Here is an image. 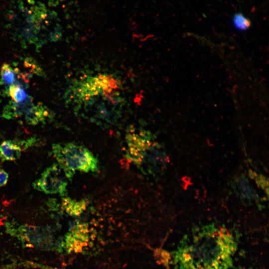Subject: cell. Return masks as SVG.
Instances as JSON below:
<instances>
[{
    "mask_svg": "<svg viewBox=\"0 0 269 269\" xmlns=\"http://www.w3.org/2000/svg\"><path fill=\"white\" fill-rule=\"evenodd\" d=\"M236 248L227 229L208 225L184 238L175 260L179 269H229Z\"/></svg>",
    "mask_w": 269,
    "mask_h": 269,
    "instance_id": "6da1fadb",
    "label": "cell"
},
{
    "mask_svg": "<svg viewBox=\"0 0 269 269\" xmlns=\"http://www.w3.org/2000/svg\"><path fill=\"white\" fill-rule=\"evenodd\" d=\"M126 157L143 174L155 175L165 167L169 159L162 146L148 132L141 130L126 135Z\"/></svg>",
    "mask_w": 269,
    "mask_h": 269,
    "instance_id": "7a4b0ae2",
    "label": "cell"
},
{
    "mask_svg": "<svg viewBox=\"0 0 269 269\" xmlns=\"http://www.w3.org/2000/svg\"><path fill=\"white\" fill-rule=\"evenodd\" d=\"M28 7L21 0L9 11V20L16 36L28 42L38 41V36L43 30H48L52 20L55 17L54 12L48 13L45 6L41 3L34 5L30 0Z\"/></svg>",
    "mask_w": 269,
    "mask_h": 269,
    "instance_id": "3957f363",
    "label": "cell"
},
{
    "mask_svg": "<svg viewBox=\"0 0 269 269\" xmlns=\"http://www.w3.org/2000/svg\"><path fill=\"white\" fill-rule=\"evenodd\" d=\"M51 153L69 180L76 171L97 172L99 170L97 158L86 147L73 142L54 143Z\"/></svg>",
    "mask_w": 269,
    "mask_h": 269,
    "instance_id": "277c9868",
    "label": "cell"
},
{
    "mask_svg": "<svg viewBox=\"0 0 269 269\" xmlns=\"http://www.w3.org/2000/svg\"><path fill=\"white\" fill-rule=\"evenodd\" d=\"M67 178L58 163L47 167L39 178L32 183L33 188L45 194H58L64 197L67 194Z\"/></svg>",
    "mask_w": 269,
    "mask_h": 269,
    "instance_id": "5b68a950",
    "label": "cell"
},
{
    "mask_svg": "<svg viewBox=\"0 0 269 269\" xmlns=\"http://www.w3.org/2000/svg\"><path fill=\"white\" fill-rule=\"evenodd\" d=\"M34 142L33 138L26 141L6 140L2 141L0 143V159L3 162L19 158L22 150L30 146Z\"/></svg>",
    "mask_w": 269,
    "mask_h": 269,
    "instance_id": "8992f818",
    "label": "cell"
},
{
    "mask_svg": "<svg viewBox=\"0 0 269 269\" xmlns=\"http://www.w3.org/2000/svg\"><path fill=\"white\" fill-rule=\"evenodd\" d=\"M18 80H21L25 84H26L27 78L22 75L17 69L13 68L8 64H3L0 71V84L6 86L19 84Z\"/></svg>",
    "mask_w": 269,
    "mask_h": 269,
    "instance_id": "52a82bcc",
    "label": "cell"
},
{
    "mask_svg": "<svg viewBox=\"0 0 269 269\" xmlns=\"http://www.w3.org/2000/svg\"><path fill=\"white\" fill-rule=\"evenodd\" d=\"M48 112L42 105H35L32 103L25 111L23 116L26 122L36 125L45 121Z\"/></svg>",
    "mask_w": 269,
    "mask_h": 269,
    "instance_id": "ba28073f",
    "label": "cell"
},
{
    "mask_svg": "<svg viewBox=\"0 0 269 269\" xmlns=\"http://www.w3.org/2000/svg\"><path fill=\"white\" fill-rule=\"evenodd\" d=\"M234 186L243 200L251 202L259 199L258 194L250 186L246 177L241 176L237 178L234 183Z\"/></svg>",
    "mask_w": 269,
    "mask_h": 269,
    "instance_id": "9c48e42d",
    "label": "cell"
},
{
    "mask_svg": "<svg viewBox=\"0 0 269 269\" xmlns=\"http://www.w3.org/2000/svg\"><path fill=\"white\" fill-rule=\"evenodd\" d=\"M89 202L86 199L77 201L64 197L61 202V209L70 216H80L86 209Z\"/></svg>",
    "mask_w": 269,
    "mask_h": 269,
    "instance_id": "30bf717a",
    "label": "cell"
},
{
    "mask_svg": "<svg viewBox=\"0 0 269 269\" xmlns=\"http://www.w3.org/2000/svg\"><path fill=\"white\" fill-rule=\"evenodd\" d=\"M24 88L19 84H12L9 86L7 92L13 102L16 103L22 102L29 97Z\"/></svg>",
    "mask_w": 269,
    "mask_h": 269,
    "instance_id": "8fae6325",
    "label": "cell"
},
{
    "mask_svg": "<svg viewBox=\"0 0 269 269\" xmlns=\"http://www.w3.org/2000/svg\"><path fill=\"white\" fill-rule=\"evenodd\" d=\"M233 24L237 29L245 30L250 28L251 25V21L242 13H237L234 15Z\"/></svg>",
    "mask_w": 269,
    "mask_h": 269,
    "instance_id": "7c38bea8",
    "label": "cell"
},
{
    "mask_svg": "<svg viewBox=\"0 0 269 269\" xmlns=\"http://www.w3.org/2000/svg\"><path fill=\"white\" fill-rule=\"evenodd\" d=\"M253 176L255 177V180L256 181V182L258 184V185L262 188L263 189L266 190L267 193L268 194V180L265 178L263 175H255V176L254 175V174H252Z\"/></svg>",
    "mask_w": 269,
    "mask_h": 269,
    "instance_id": "4fadbf2b",
    "label": "cell"
},
{
    "mask_svg": "<svg viewBox=\"0 0 269 269\" xmlns=\"http://www.w3.org/2000/svg\"><path fill=\"white\" fill-rule=\"evenodd\" d=\"M8 178L7 173L0 167V187L4 186L7 183Z\"/></svg>",
    "mask_w": 269,
    "mask_h": 269,
    "instance_id": "5bb4252c",
    "label": "cell"
}]
</instances>
